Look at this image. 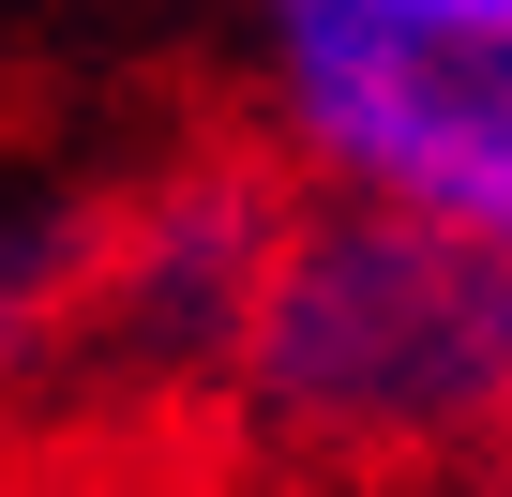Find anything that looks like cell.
I'll list each match as a JSON object with an SVG mask.
<instances>
[{"mask_svg": "<svg viewBox=\"0 0 512 497\" xmlns=\"http://www.w3.org/2000/svg\"><path fill=\"white\" fill-rule=\"evenodd\" d=\"M302 226V181L272 136H181L16 241V362L91 407H226V362L272 302V257Z\"/></svg>", "mask_w": 512, "mask_h": 497, "instance_id": "cell-2", "label": "cell"}, {"mask_svg": "<svg viewBox=\"0 0 512 497\" xmlns=\"http://www.w3.org/2000/svg\"><path fill=\"white\" fill-rule=\"evenodd\" d=\"M482 497H512V467H497V482H482Z\"/></svg>", "mask_w": 512, "mask_h": 497, "instance_id": "cell-4", "label": "cell"}, {"mask_svg": "<svg viewBox=\"0 0 512 497\" xmlns=\"http://www.w3.org/2000/svg\"><path fill=\"white\" fill-rule=\"evenodd\" d=\"M211 437L287 497H482L512 467V257L302 181Z\"/></svg>", "mask_w": 512, "mask_h": 497, "instance_id": "cell-1", "label": "cell"}, {"mask_svg": "<svg viewBox=\"0 0 512 497\" xmlns=\"http://www.w3.org/2000/svg\"><path fill=\"white\" fill-rule=\"evenodd\" d=\"M226 61L287 181L512 257V0H226Z\"/></svg>", "mask_w": 512, "mask_h": 497, "instance_id": "cell-3", "label": "cell"}]
</instances>
